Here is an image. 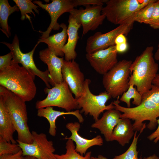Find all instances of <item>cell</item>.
Masks as SVG:
<instances>
[{
  "instance_id": "7c38bea8",
  "label": "cell",
  "mask_w": 159,
  "mask_h": 159,
  "mask_svg": "<svg viewBox=\"0 0 159 159\" xmlns=\"http://www.w3.org/2000/svg\"><path fill=\"white\" fill-rule=\"evenodd\" d=\"M85 9L74 8L70 12L77 22L83 28L82 37L90 31H94L102 25L106 18L102 13L101 5H87Z\"/></svg>"
},
{
  "instance_id": "30bf717a",
  "label": "cell",
  "mask_w": 159,
  "mask_h": 159,
  "mask_svg": "<svg viewBox=\"0 0 159 159\" xmlns=\"http://www.w3.org/2000/svg\"><path fill=\"white\" fill-rule=\"evenodd\" d=\"M135 21L133 18L124 24L106 33L97 32L90 37L87 40L85 51L91 53L115 45V40L120 34L127 35L132 29Z\"/></svg>"
},
{
  "instance_id": "60d3db41",
  "label": "cell",
  "mask_w": 159,
  "mask_h": 159,
  "mask_svg": "<svg viewBox=\"0 0 159 159\" xmlns=\"http://www.w3.org/2000/svg\"><path fill=\"white\" fill-rule=\"evenodd\" d=\"M91 159H109L101 155H98L97 157L91 156Z\"/></svg>"
},
{
  "instance_id": "74e56055",
  "label": "cell",
  "mask_w": 159,
  "mask_h": 159,
  "mask_svg": "<svg viewBox=\"0 0 159 159\" xmlns=\"http://www.w3.org/2000/svg\"><path fill=\"white\" fill-rule=\"evenodd\" d=\"M152 84L159 87V73L157 74L152 82Z\"/></svg>"
},
{
  "instance_id": "6da1fadb",
  "label": "cell",
  "mask_w": 159,
  "mask_h": 159,
  "mask_svg": "<svg viewBox=\"0 0 159 159\" xmlns=\"http://www.w3.org/2000/svg\"><path fill=\"white\" fill-rule=\"evenodd\" d=\"M119 97L113 102L115 109L122 113L120 118H128L134 121L132 125L135 131H140L146 125L143 122L148 120L147 125L150 130L155 129L159 117V87L152 85L151 89L142 95V102L140 105L127 107L119 105Z\"/></svg>"
},
{
  "instance_id": "5b68a950",
  "label": "cell",
  "mask_w": 159,
  "mask_h": 159,
  "mask_svg": "<svg viewBox=\"0 0 159 159\" xmlns=\"http://www.w3.org/2000/svg\"><path fill=\"white\" fill-rule=\"evenodd\" d=\"M153 0H107L102 13L108 21L119 25L128 22L135 14Z\"/></svg>"
},
{
  "instance_id": "ffe728a7",
  "label": "cell",
  "mask_w": 159,
  "mask_h": 159,
  "mask_svg": "<svg viewBox=\"0 0 159 159\" xmlns=\"http://www.w3.org/2000/svg\"><path fill=\"white\" fill-rule=\"evenodd\" d=\"M71 115L74 116L78 119L79 123H82L84 119L78 110L70 112H64L54 110L52 107H47L38 109L37 115L46 118L49 124V134L54 137L56 134L57 127L56 121L59 117L64 115Z\"/></svg>"
},
{
  "instance_id": "3957f363",
  "label": "cell",
  "mask_w": 159,
  "mask_h": 159,
  "mask_svg": "<svg viewBox=\"0 0 159 159\" xmlns=\"http://www.w3.org/2000/svg\"><path fill=\"white\" fill-rule=\"evenodd\" d=\"M153 50V46L147 47L136 57L130 68L129 85L135 86L142 95L151 89L158 70L159 66L155 62Z\"/></svg>"
},
{
  "instance_id": "d6a6232c",
  "label": "cell",
  "mask_w": 159,
  "mask_h": 159,
  "mask_svg": "<svg viewBox=\"0 0 159 159\" xmlns=\"http://www.w3.org/2000/svg\"><path fill=\"white\" fill-rule=\"evenodd\" d=\"M13 56L11 52L7 54L0 56V72L3 71L10 66Z\"/></svg>"
},
{
  "instance_id": "4dcf8cb0",
  "label": "cell",
  "mask_w": 159,
  "mask_h": 159,
  "mask_svg": "<svg viewBox=\"0 0 159 159\" xmlns=\"http://www.w3.org/2000/svg\"><path fill=\"white\" fill-rule=\"evenodd\" d=\"M149 25L154 29H159V0L155 2Z\"/></svg>"
},
{
  "instance_id": "277c9868",
  "label": "cell",
  "mask_w": 159,
  "mask_h": 159,
  "mask_svg": "<svg viewBox=\"0 0 159 159\" xmlns=\"http://www.w3.org/2000/svg\"><path fill=\"white\" fill-rule=\"evenodd\" d=\"M0 98L8 110L15 126L17 135V140L27 144L32 143L33 139L28 125L26 102L1 85Z\"/></svg>"
},
{
  "instance_id": "f35d334b",
  "label": "cell",
  "mask_w": 159,
  "mask_h": 159,
  "mask_svg": "<svg viewBox=\"0 0 159 159\" xmlns=\"http://www.w3.org/2000/svg\"><path fill=\"white\" fill-rule=\"evenodd\" d=\"M155 59L159 61V42L158 46V49L154 55Z\"/></svg>"
},
{
  "instance_id": "2e32d148",
  "label": "cell",
  "mask_w": 159,
  "mask_h": 159,
  "mask_svg": "<svg viewBox=\"0 0 159 159\" xmlns=\"http://www.w3.org/2000/svg\"><path fill=\"white\" fill-rule=\"evenodd\" d=\"M41 60L46 64L49 74L50 84L54 87L63 81L62 69L64 59L59 58L48 48L40 51L39 53Z\"/></svg>"
},
{
  "instance_id": "ab89813d",
  "label": "cell",
  "mask_w": 159,
  "mask_h": 159,
  "mask_svg": "<svg viewBox=\"0 0 159 159\" xmlns=\"http://www.w3.org/2000/svg\"><path fill=\"white\" fill-rule=\"evenodd\" d=\"M142 159H159V157L157 156L156 154H154L148 157H144Z\"/></svg>"
},
{
  "instance_id": "e575fe53",
  "label": "cell",
  "mask_w": 159,
  "mask_h": 159,
  "mask_svg": "<svg viewBox=\"0 0 159 159\" xmlns=\"http://www.w3.org/2000/svg\"><path fill=\"white\" fill-rule=\"evenodd\" d=\"M23 157L21 150L15 154H4L0 155V159H22Z\"/></svg>"
},
{
  "instance_id": "8fae6325",
  "label": "cell",
  "mask_w": 159,
  "mask_h": 159,
  "mask_svg": "<svg viewBox=\"0 0 159 159\" xmlns=\"http://www.w3.org/2000/svg\"><path fill=\"white\" fill-rule=\"evenodd\" d=\"M33 141L27 144L16 140L22 152L23 156L33 157L37 159H57L54 153L55 150L52 140H48L43 133L32 131Z\"/></svg>"
},
{
  "instance_id": "d6986e66",
  "label": "cell",
  "mask_w": 159,
  "mask_h": 159,
  "mask_svg": "<svg viewBox=\"0 0 159 159\" xmlns=\"http://www.w3.org/2000/svg\"><path fill=\"white\" fill-rule=\"evenodd\" d=\"M68 22L67 42L62 51L64 54L65 60L69 61L74 60L77 56L75 49L79 38L78 31L81 26L77 22L70 14L69 16Z\"/></svg>"
},
{
  "instance_id": "7402d4cb",
  "label": "cell",
  "mask_w": 159,
  "mask_h": 159,
  "mask_svg": "<svg viewBox=\"0 0 159 159\" xmlns=\"http://www.w3.org/2000/svg\"><path fill=\"white\" fill-rule=\"evenodd\" d=\"M15 131L10 114L0 98V136L8 142L16 144L13 136Z\"/></svg>"
},
{
  "instance_id": "4316f807",
  "label": "cell",
  "mask_w": 159,
  "mask_h": 159,
  "mask_svg": "<svg viewBox=\"0 0 159 159\" xmlns=\"http://www.w3.org/2000/svg\"><path fill=\"white\" fill-rule=\"evenodd\" d=\"M133 99L132 103L136 106L141 104L142 100V95L137 90L133 85H130L127 90L121 95L120 101L125 103L127 107H130V100Z\"/></svg>"
},
{
  "instance_id": "e0dca14e",
  "label": "cell",
  "mask_w": 159,
  "mask_h": 159,
  "mask_svg": "<svg viewBox=\"0 0 159 159\" xmlns=\"http://www.w3.org/2000/svg\"><path fill=\"white\" fill-rule=\"evenodd\" d=\"M66 127L70 131L71 135L70 137H66L65 139H70L74 141L76 145V151L82 155L85 154L87 150L91 147L95 145L101 146L103 145V139L100 135L90 139L81 136L78 132L80 127L79 122H69L66 125Z\"/></svg>"
},
{
  "instance_id": "9a60e30c",
  "label": "cell",
  "mask_w": 159,
  "mask_h": 159,
  "mask_svg": "<svg viewBox=\"0 0 159 159\" xmlns=\"http://www.w3.org/2000/svg\"><path fill=\"white\" fill-rule=\"evenodd\" d=\"M63 81L68 85L77 99L82 92L85 79L79 64L74 60H64L62 69Z\"/></svg>"
},
{
  "instance_id": "5bb4252c",
  "label": "cell",
  "mask_w": 159,
  "mask_h": 159,
  "mask_svg": "<svg viewBox=\"0 0 159 159\" xmlns=\"http://www.w3.org/2000/svg\"><path fill=\"white\" fill-rule=\"evenodd\" d=\"M117 54L115 45L94 53H87L86 58L95 70L103 75L118 62Z\"/></svg>"
},
{
  "instance_id": "8992f818",
  "label": "cell",
  "mask_w": 159,
  "mask_h": 159,
  "mask_svg": "<svg viewBox=\"0 0 159 159\" xmlns=\"http://www.w3.org/2000/svg\"><path fill=\"white\" fill-rule=\"evenodd\" d=\"M132 62L124 59L119 61L103 75L102 83L105 91L113 98L120 97L129 86L130 68Z\"/></svg>"
},
{
  "instance_id": "d590c367",
  "label": "cell",
  "mask_w": 159,
  "mask_h": 159,
  "mask_svg": "<svg viewBox=\"0 0 159 159\" xmlns=\"http://www.w3.org/2000/svg\"><path fill=\"white\" fill-rule=\"evenodd\" d=\"M115 47L117 53H122L127 51L128 46L127 42L115 45Z\"/></svg>"
},
{
  "instance_id": "83f0119b",
  "label": "cell",
  "mask_w": 159,
  "mask_h": 159,
  "mask_svg": "<svg viewBox=\"0 0 159 159\" xmlns=\"http://www.w3.org/2000/svg\"><path fill=\"white\" fill-rule=\"evenodd\" d=\"M146 127V126L143 127L138 135L137 131H135L132 142L128 149L122 154L115 156L113 159H142V157H138L139 151L137 150V143L140 135Z\"/></svg>"
},
{
  "instance_id": "b9f144b4",
  "label": "cell",
  "mask_w": 159,
  "mask_h": 159,
  "mask_svg": "<svg viewBox=\"0 0 159 159\" xmlns=\"http://www.w3.org/2000/svg\"><path fill=\"white\" fill-rule=\"evenodd\" d=\"M22 159H37L33 157L29 156H24Z\"/></svg>"
},
{
  "instance_id": "1f68e13d",
  "label": "cell",
  "mask_w": 159,
  "mask_h": 159,
  "mask_svg": "<svg viewBox=\"0 0 159 159\" xmlns=\"http://www.w3.org/2000/svg\"><path fill=\"white\" fill-rule=\"evenodd\" d=\"M75 7L87 5L103 6L107 0H72Z\"/></svg>"
},
{
  "instance_id": "f1b7e54d",
  "label": "cell",
  "mask_w": 159,
  "mask_h": 159,
  "mask_svg": "<svg viewBox=\"0 0 159 159\" xmlns=\"http://www.w3.org/2000/svg\"><path fill=\"white\" fill-rule=\"evenodd\" d=\"M156 1L153 0L137 11L133 16L135 21L149 25Z\"/></svg>"
},
{
  "instance_id": "484cf974",
  "label": "cell",
  "mask_w": 159,
  "mask_h": 159,
  "mask_svg": "<svg viewBox=\"0 0 159 159\" xmlns=\"http://www.w3.org/2000/svg\"><path fill=\"white\" fill-rule=\"evenodd\" d=\"M13 1L15 2L20 10L21 14V20L23 21L25 19L27 18L30 23H32L30 19L31 17L28 16L27 14H32L35 17L36 15L32 10H34L39 14V11L37 9L40 7L35 5L30 0H13Z\"/></svg>"
},
{
  "instance_id": "4fadbf2b",
  "label": "cell",
  "mask_w": 159,
  "mask_h": 159,
  "mask_svg": "<svg viewBox=\"0 0 159 159\" xmlns=\"http://www.w3.org/2000/svg\"><path fill=\"white\" fill-rule=\"evenodd\" d=\"M48 4H43L40 1H33L34 4L46 10L51 19L50 23L47 30L39 32L42 34L41 38H45L49 36L52 30H58L60 25L57 22L58 18L63 14L71 11L75 7L72 0H53Z\"/></svg>"
},
{
  "instance_id": "7a4b0ae2",
  "label": "cell",
  "mask_w": 159,
  "mask_h": 159,
  "mask_svg": "<svg viewBox=\"0 0 159 159\" xmlns=\"http://www.w3.org/2000/svg\"><path fill=\"white\" fill-rule=\"evenodd\" d=\"M34 79L23 67L18 64L11 65L0 72V85L12 92L25 102L35 97L37 87Z\"/></svg>"
},
{
  "instance_id": "603a6c76",
  "label": "cell",
  "mask_w": 159,
  "mask_h": 159,
  "mask_svg": "<svg viewBox=\"0 0 159 159\" xmlns=\"http://www.w3.org/2000/svg\"><path fill=\"white\" fill-rule=\"evenodd\" d=\"M60 27L62 29L61 32L46 38L39 39L37 43H46L48 48L57 56L62 57L64 54L62 49L66 44L67 36V27L63 23L60 24Z\"/></svg>"
},
{
  "instance_id": "cb8c5ba5",
  "label": "cell",
  "mask_w": 159,
  "mask_h": 159,
  "mask_svg": "<svg viewBox=\"0 0 159 159\" xmlns=\"http://www.w3.org/2000/svg\"><path fill=\"white\" fill-rule=\"evenodd\" d=\"M19 11L16 5L11 6L7 0H0V29L8 38L11 36L10 27L8 23V17L11 14Z\"/></svg>"
},
{
  "instance_id": "52a82bcc",
  "label": "cell",
  "mask_w": 159,
  "mask_h": 159,
  "mask_svg": "<svg viewBox=\"0 0 159 159\" xmlns=\"http://www.w3.org/2000/svg\"><path fill=\"white\" fill-rule=\"evenodd\" d=\"M91 82L90 79H85L82 95L76 99L79 108H81L80 113H83L86 115H89L96 121L104 111L115 109V106L113 102L106 105L107 101L112 97L106 91L102 92L98 95L93 94L90 89Z\"/></svg>"
},
{
  "instance_id": "836d02e7",
  "label": "cell",
  "mask_w": 159,
  "mask_h": 159,
  "mask_svg": "<svg viewBox=\"0 0 159 159\" xmlns=\"http://www.w3.org/2000/svg\"><path fill=\"white\" fill-rule=\"evenodd\" d=\"M157 122L158 125L157 128L147 137L149 140H153L155 143H157L159 141V118L157 119Z\"/></svg>"
},
{
  "instance_id": "8d00e7d4",
  "label": "cell",
  "mask_w": 159,
  "mask_h": 159,
  "mask_svg": "<svg viewBox=\"0 0 159 159\" xmlns=\"http://www.w3.org/2000/svg\"><path fill=\"white\" fill-rule=\"evenodd\" d=\"M127 42V39L125 35L123 34L119 35L116 37L115 40V45Z\"/></svg>"
},
{
  "instance_id": "f546056e",
  "label": "cell",
  "mask_w": 159,
  "mask_h": 159,
  "mask_svg": "<svg viewBox=\"0 0 159 159\" xmlns=\"http://www.w3.org/2000/svg\"><path fill=\"white\" fill-rule=\"evenodd\" d=\"M21 150L18 144L8 142L0 136V156L15 154Z\"/></svg>"
},
{
  "instance_id": "d4e9b609",
  "label": "cell",
  "mask_w": 159,
  "mask_h": 159,
  "mask_svg": "<svg viewBox=\"0 0 159 159\" xmlns=\"http://www.w3.org/2000/svg\"><path fill=\"white\" fill-rule=\"evenodd\" d=\"M66 152L64 154H55L57 159H91V152H88L84 156L77 152L73 141L70 139H67L66 144Z\"/></svg>"
},
{
  "instance_id": "ba28073f",
  "label": "cell",
  "mask_w": 159,
  "mask_h": 159,
  "mask_svg": "<svg viewBox=\"0 0 159 159\" xmlns=\"http://www.w3.org/2000/svg\"><path fill=\"white\" fill-rule=\"evenodd\" d=\"M44 91L47 96L44 99L36 102L35 107L37 109L55 106L70 112L79 109L76 99L73 96L67 84L64 81L55 84L52 88H45Z\"/></svg>"
},
{
  "instance_id": "9c48e42d",
  "label": "cell",
  "mask_w": 159,
  "mask_h": 159,
  "mask_svg": "<svg viewBox=\"0 0 159 159\" xmlns=\"http://www.w3.org/2000/svg\"><path fill=\"white\" fill-rule=\"evenodd\" d=\"M1 43L6 45L12 54L13 58L11 64H21L34 79L36 76H38L44 82L47 87L51 88L49 74L48 70L44 71L40 70L36 66L33 59V56L34 51L39 44L37 43L30 52L25 53L22 52L20 50L19 39L16 34L14 36L11 43L5 42H1Z\"/></svg>"
},
{
  "instance_id": "ac0fdd59",
  "label": "cell",
  "mask_w": 159,
  "mask_h": 159,
  "mask_svg": "<svg viewBox=\"0 0 159 159\" xmlns=\"http://www.w3.org/2000/svg\"><path fill=\"white\" fill-rule=\"evenodd\" d=\"M121 114L115 109L107 110L100 119L92 125L91 127L98 129L106 141H110L113 130L121 119Z\"/></svg>"
},
{
  "instance_id": "44dd1931",
  "label": "cell",
  "mask_w": 159,
  "mask_h": 159,
  "mask_svg": "<svg viewBox=\"0 0 159 159\" xmlns=\"http://www.w3.org/2000/svg\"><path fill=\"white\" fill-rule=\"evenodd\" d=\"M135 130L130 120L128 118H121L114 128L110 141H117L124 146L128 144L134 136Z\"/></svg>"
}]
</instances>
